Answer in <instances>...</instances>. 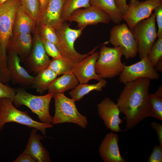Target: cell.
<instances>
[{
  "instance_id": "6",
  "label": "cell",
  "mask_w": 162,
  "mask_h": 162,
  "mask_svg": "<svg viewBox=\"0 0 162 162\" xmlns=\"http://www.w3.org/2000/svg\"><path fill=\"white\" fill-rule=\"evenodd\" d=\"M123 56L120 47H108L104 44L100 47L96 63V73L104 79H111L119 75L124 65L121 61Z\"/></svg>"
},
{
  "instance_id": "34",
  "label": "cell",
  "mask_w": 162,
  "mask_h": 162,
  "mask_svg": "<svg viewBox=\"0 0 162 162\" xmlns=\"http://www.w3.org/2000/svg\"><path fill=\"white\" fill-rule=\"evenodd\" d=\"M148 162H162V146L160 145L154 146L147 160Z\"/></svg>"
},
{
  "instance_id": "12",
  "label": "cell",
  "mask_w": 162,
  "mask_h": 162,
  "mask_svg": "<svg viewBox=\"0 0 162 162\" xmlns=\"http://www.w3.org/2000/svg\"><path fill=\"white\" fill-rule=\"evenodd\" d=\"M68 21L77 23L79 28L84 29L89 25L100 23L108 24L111 21L109 15L105 12L93 5L78 9L74 12Z\"/></svg>"
},
{
  "instance_id": "36",
  "label": "cell",
  "mask_w": 162,
  "mask_h": 162,
  "mask_svg": "<svg viewBox=\"0 0 162 162\" xmlns=\"http://www.w3.org/2000/svg\"><path fill=\"white\" fill-rule=\"evenodd\" d=\"M115 3L122 16L125 15L128 10L127 0H114Z\"/></svg>"
},
{
  "instance_id": "17",
  "label": "cell",
  "mask_w": 162,
  "mask_h": 162,
  "mask_svg": "<svg viewBox=\"0 0 162 162\" xmlns=\"http://www.w3.org/2000/svg\"><path fill=\"white\" fill-rule=\"evenodd\" d=\"M119 138L116 134H107L100 144L99 154L104 162H126L121 156L118 146Z\"/></svg>"
},
{
  "instance_id": "23",
  "label": "cell",
  "mask_w": 162,
  "mask_h": 162,
  "mask_svg": "<svg viewBox=\"0 0 162 162\" xmlns=\"http://www.w3.org/2000/svg\"><path fill=\"white\" fill-rule=\"evenodd\" d=\"M90 4L106 13L114 24H120L123 20L122 15L114 0H91Z\"/></svg>"
},
{
  "instance_id": "28",
  "label": "cell",
  "mask_w": 162,
  "mask_h": 162,
  "mask_svg": "<svg viewBox=\"0 0 162 162\" xmlns=\"http://www.w3.org/2000/svg\"><path fill=\"white\" fill-rule=\"evenodd\" d=\"M24 10L34 20L38 25L40 15L39 0H20Z\"/></svg>"
},
{
  "instance_id": "32",
  "label": "cell",
  "mask_w": 162,
  "mask_h": 162,
  "mask_svg": "<svg viewBox=\"0 0 162 162\" xmlns=\"http://www.w3.org/2000/svg\"><path fill=\"white\" fill-rule=\"evenodd\" d=\"M40 37L45 51L48 56L54 58H60L63 57L55 44L40 36Z\"/></svg>"
},
{
  "instance_id": "42",
  "label": "cell",
  "mask_w": 162,
  "mask_h": 162,
  "mask_svg": "<svg viewBox=\"0 0 162 162\" xmlns=\"http://www.w3.org/2000/svg\"><path fill=\"white\" fill-rule=\"evenodd\" d=\"M8 0H0V5L2 4Z\"/></svg>"
},
{
  "instance_id": "16",
  "label": "cell",
  "mask_w": 162,
  "mask_h": 162,
  "mask_svg": "<svg viewBox=\"0 0 162 162\" xmlns=\"http://www.w3.org/2000/svg\"><path fill=\"white\" fill-rule=\"evenodd\" d=\"M8 69L10 81L15 84L24 86L31 85L34 77L21 65V59L15 53L8 51Z\"/></svg>"
},
{
  "instance_id": "25",
  "label": "cell",
  "mask_w": 162,
  "mask_h": 162,
  "mask_svg": "<svg viewBox=\"0 0 162 162\" xmlns=\"http://www.w3.org/2000/svg\"><path fill=\"white\" fill-rule=\"evenodd\" d=\"M107 84V81L102 79L96 83L88 84L79 83L70 91L69 94L75 101L81 99L85 95L93 91H101Z\"/></svg>"
},
{
  "instance_id": "37",
  "label": "cell",
  "mask_w": 162,
  "mask_h": 162,
  "mask_svg": "<svg viewBox=\"0 0 162 162\" xmlns=\"http://www.w3.org/2000/svg\"><path fill=\"white\" fill-rule=\"evenodd\" d=\"M151 126L156 130L160 145L162 146V125L157 122H152Z\"/></svg>"
},
{
  "instance_id": "18",
  "label": "cell",
  "mask_w": 162,
  "mask_h": 162,
  "mask_svg": "<svg viewBox=\"0 0 162 162\" xmlns=\"http://www.w3.org/2000/svg\"><path fill=\"white\" fill-rule=\"evenodd\" d=\"M32 44V34L22 33L13 35L8 41L7 51L15 53L19 56L21 60L25 61L30 54Z\"/></svg>"
},
{
  "instance_id": "7",
  "label": "cell",
  "mask_w": 162,
  "mask_h": 162,
  "mask_svg": "<svg viewBox=\"0 0 162 162\" xmlns=\"http://www.w3.org/2000/svg\"><path fill=\"white\" fill-rule=\"evenodd\" d=\"M59 40L58 48L62 56L69 58L75 63L80 62L88 56L95 51L99 46L94 47L86 54H81L77 52L74 48L76 40L81 35L84 29H73L65 22L54 28Z\"/></svg>"
},
{
  "instance_id": "10",
  "label": "cell",
  "mask_w": 162,
  "mask_h": 162,
  "mask_svg": "<svg viewBox=\"0 0 162 162\" xmlns=\"http://www.w3.org/2000/svg\"><path fill=\"white\" fill-rule=\"evenodd\" d=\"M119 82L125 83L137 79L145 78L151 80H158L160 75L154 69L148 56L132 65H124L122 72L119 75Z\"/></svg>"
},
{
  "instance_id": "43",
  "label": "cell",
  "mask_w": 162,
  "mask_h": 162,
  "mask_svg": "<svg viewBox=\"0 0 162 162\" xmlns=\"http://www.w3.org/2000/svg\"><path fill=\"white\" fill-rule=\"evenodd\" d=\"M1 98H0V106H1Z\"/></svg>"
},
{
  "instance_id": "24",
  "label": "cell",
  "mask_w": 162,
  "mask_h": 162,
  "mask_svg": "<svg viewBox=\"0 0 162 162\" xmlns=\"http://www.w3.org/2000/svg\"><path fill=\"white\" fill-rule=\"evenodd\" d=\"M58 75L53 71L47 68L38 73L34 77L31 86L37 92L42 94L46 90Z\"/></svg>"
},
{
  "instance_id": "9",
  "label": "cell",
  "mask_w": 162,
  "mask_h": 162,
  "mask_svg": "<svg viewBox=\"0 0 162 162\" xmlns=\"http://www.w3.org/2000/svg\"><path fill=\"white\" fill-rule=\"evenodd\" d=\"M110 42L114 46L121 48L126 59L132 58L136 56L137 42L131 30L126 23L114 26L110 31Z\"/></svg>"
},
{
  "instance_id": "15",
  "label": "cell",
  "mask_w": 162,
  "mask_h": 162,
  "mask_svg": "<svg viewBox=\"0 0 162 162\" xmlns=\"http://www.w3.org/2000/svg\"><path fill=\"white\" fill-rule=\"evenodd\" d=\"M99 56V52H94L79 62L75 63L72 72L79 83L86 84L91 80L99 81L103 78L95 71L96 62Z\"/></svg>"
},
{
  "instance_id": "14",
  "label": "cell",
  "mask_w": 162,
  "mask_h": 162,
  "mask_svg": "<svg viewBox=\"0 0 162 162\" xmlns=\"http://www.w3.org/2000/svg\"><path fill=\"white\" fill-rule=\"evenodd\" d=\"M98 113L107 129L111 131H122L119 125L123 122L119 115L120 112L116 104L109 98H106L97 105Z\"/></svg>"
},
{
  "instance_id": "5",
  "label": "cell",
  "mask_w": 162,
  "mask_h": 162,
  "mask_svg": "<svg viewBox=\"0 0 162 162\" xmlns=\"http://www.w3.org/2000/svg\"><path fill=\"white\" fill-rule=\"evenodd\" d=\"M13 101L8 98L1 99L0 112V131L5 124L9 122L17 123L26 125L29 128H35L41 131L44 136H46V130L52 128L51 124L39 122L33 119L27 112L17 109L13 104Z\"/></svg>"
},
{
  "instance_id": "4",
  "label": "cell",
  "mask_w": 162,
  "mask_h": 162,
  "mask_svg": "<svg viewBox=\"0 0 162 162\" xmlns=\"http://www.w3.org/2000/svg\"><path fill=\"white\" fill-rule=\"evenodd\" d=\"M20 0H8L0 5V67L7 66V47L13 35V28Z\"/></svg>"
},
{
  "instance_id": "8",
  "label": "cell",
  "mask_w": 162,
  "mask_h": 162,
  "mask_svg": "<svg viewBox=\"0 0 162 162\" xmlns=\"http://www.w3.org/2000/svg\"><path fill=\"white\" fill-rule=\"evenodd\" d=\"M131 30L137 42L138 53L140 60L148 56L158 38L154 13L138 22Z\"/></svg>"
},
{
  "instance_id": "38",
  "label": "cell",
  "mask_w": 162,
  "mask_h": 162,
  "mask_svg": "<svg viewBox=\"0 0 162 162\" xmlns=\"http://www.w3.org/2000/svg\"><path fill=\"white\" fill-rule=\"evenodd\" d=\"M14 162H36L35 160L29 154L22 152Z\"/></svg>"
},
{
  "instance_id": "41",
  "label": "cell",
  "mask_w": 162,
  "mask_h": 162,
  "mask_svg": "<svg viewBox=\"0 0 162 162\" xmlns=\"http://www.w3.org/2000/svg\"><path fill=\"white\" fill-rule=\"evenodd\" d=\"M154 94L156 96L162 97V86H159Z\"/></svg>"
},
{
  "instance_id": "22",
  "label": "cell",
  "mask_w": 162,
  "mask_h": 162,
  "mask_svg": "<svg viewBox=\"0 0 162 162\" xmlns=\"http://www.w3.org/2000/svg\"><path fill=\"white\" fill-rule=\"evenodd\" d=\"M79 82L72 72L63 74L56 78L50 85L49 93H63L65 92L75 88Z\"/></svg>"
},
{
  "instance_id": "29",
  "label": "cell",
  "mask_w": 162,
  "mask_h": 162,
  "mask_svg": "<svg viewBox=\"0 0 162 162\" xmlns=\"http://www.w3.org/2000/svg\"><path fill=\"white\" fill-rule=\"evenodd\" d=\"M37 28L40 37L52 43L58 48L59 46V40L54 28L44 25H38Z\"/></svg>"
},
{
  "instance_id": "35",
  "label": "cell",
  "mask_w": 162,
  "mask_h": 162,
  "mask_svg": "<svg viewBox=\"0 0 162 162\" xmlns=\"http://www.w3.org/2000/svg\"><path fill=\"white\" fill-rule=\"evenodd\" d=\"M155 21L158 26L157 37L162 35V4L154 10Z\"/></svg>"
},
{
  "instance_id": "31",
  "label": "cell",
  "mask_w": 162,
  "mask_h": 162,
  "mask_svg": "<svg viewBox=\"0 0 162 162\" xmlns=\"http://www.w3.org/2000/svg\"><path fill=\"white\" fill-rule=\"evenodd\" d=\"M158 38L147 56L154 67L159 60L162 58V35Z\"/></svg>"
},
{
  "instance_id": "11",
  "label": "cell",
  "mask_w": 162,
  "mask_h": 162,
  "mask_svg": "<svg viewBox=\"0 0 162 162\" xmlns=\"http://www.w3.org/2000/svg\"><path fill=\"white\" fill-rule=\"evenodd\" d=\"M162 4V0H130L128 11L122 16L123 20L131 30L138 22L149 17L154 9Z\"/></svg>"
},
{
  "instance_id": "27",
  "label": "cell",
  "mask_w": 162,
  "mask_h": 162,
  "mask_svg": "<svg viewBox=\"0 0 162 162\" xmlns=\"http://www.w3.org/2000/svg\"><path fill=\"white\" fill-rule=\"evenodd\" d=\"M91 0H65L62 12V22H66L71 14L78 9L87 8L91 5Z\"/></svg>"
},
{
  "instance_id": "3",
  "label": "cell",
  "mask_w": 162,
  "mask_h": 162,
  "mask_svg": "<svg viewBox=\"0 0 162 162\" xmlns=\"http://www.w3.org/2000/svg\"><path fill=\"white\" fill-rule=\"evenodd\" d=\"M53 98L55 108L53 124L70 123L82 129L87 127L88 123L87 118L78 111L74 99L67 97L64 93H54Z\"/></svg>"
},
{
  "instance_id": "30",
  "label": "cell",
  "mask_w": 162,
  "mask_h": 162,
  "mask_svg": "<svg viewBox=\"0 0 162 162\" xmlns=\"http://www.w3.org/2000/svg\"><path fill=\"white\" fill-rule=\"evenodd\" d=\"M151 117L162 120V97L149 94Z\"/></svg>"
},
{
  "instance_id": "2",
  "label": "cell",
  "mask_w": 162,
  "mask_h": 162,
  "mask_svg": "<svg viewBox=\"0 0 162 162\" xmlns=\"http://www.w3.org/2000/svg\"><path fill=\"white\" fill-rule=\"evenodd\" d=\"M15 95L14 100L16 107L24 105L36 114L41 122L51 124L53 117L50 114V104L54 93L48 94L41 96L31 94L22 88L15 90Z\"/></svg>"
},
{
  "instance_id": "13",
  "label": "cell",
  "mask_w": 162,
  "mask_h": 162,
  "mask_svg": "<svg viewBox=\"0 0 162 162\" xmlns=\"http://www.w3.org/2000/svg\"><path fill=\"white\" fill-rule=\"evenodd\" d=\"M50 61L49 56L45 51L37 28L35 32L33 34L31 52L25 62H26L28 68L31 72L38 73L48 68Z\"/></svg>"
},
{
  "instance_id": "20",
  "label": "cell",
  "mask_w": 162,
  "mask_h": 162,
  "mask_svg": "<svg viewBox=\"0 0 162 162\" xmlns=\"http://www.w3.org/2000/svg\"><path fill=\"white\" fill-rule=\"evenodd\" d=\"M65 0H48L46 7L40 16L37 25L49 26L54 28L63 22L62 12Z\"/></svg>"
},
{
  "instance_id": "33",
  "label": "cell",
  "mask_w": 162,
  "mask_h": 162,
  "mask_svg": "<svg viewBox=\"0 0 162 162\" xmlns=\"http://www.w3.org/2000/svg\"><path fill=\"white\" fill-rule=\"evenodd\" d=\"M15 94V89L4 84L0 80V98H7L14 101Z\"/></svg>"
},
{
  "instance_id": "40",
  "label": "cell",
  "mask_w": 162,
  "mask_h": 162,
  "mask_svg": "<svg viewBox=\"0 0 162 162\" xmlns=\"http://www.w3.org/2000/svg\"><path fill=\"white\" fill-rule=\"evenodd\" d=\"M155 70L158 72L162 71V58L158 62L154 67Z\"/></svg>"
},
{
  "instance_id": "39",
  "label": "cell",
  "mask_w": 162,
  "mask_h": 162,
  "mask_svg": "<svg viewBox=\"0 0 162 162\" xmlns=\"http://www.w3.org/2000/svg\"><path fill=\"white\" fill-rule=\"evenodd\" d=\"M39 2L40 5V16L46 7L48 0H39Z\"/></svg>"
},
{
  "instance_id": "19",
  "label": "cell",
  "mask_w": 162,
  "mask_h": 162,
  "mask_svg": "<svg viewBox=\"0 0 162 162\" xmlns=\"http://www.w3.org/2000/svg\"><path fill=\"white\" fill-rule=\"evenodd\" d=\"M37 130L33 128L31 131L28 143L23 152L30 155L36 162H51L49 153L41 142L43 137L37 134Z\"/></svg>"
},
{
  "instance_id": "1",
  "label": "cell",
  "mask_w": 162,
  "mask_h": 162,
  "mask_svg": "<svg viewBox=\"0 0 162 162\" xmlns=\"http://www.w3.org/2000/svg\"><path fill=\"white\" fill-rule=\"evenodd\" d=\"M151 80L141 78L128 82L121 92L116 104L126 118L127 129H131L151 117L149 89Z\"/></svg>"
},
{
  "instance_id": "26",
  "label": "cell",
  "mask_w": 162,
  "mask_h": 162,
  "mask_svg": "<svg viewBox=\"0 0 162 162\" xmlns=\"http://www.w3.org/2000/svg\"><path fill=\"white\" fill-rule=\"evenodd\" d=\"M75 63L72 60L63 57L60 58L50 60L48 68L53 71L58 75L72 72Z\"/></svg>"
},
{
  "instance_id": "21",
  "label": "cell",
  "mask_w": 162,
  "mask_h": 162,
  "mask_svg": "<svg viewBox=\"0 0 162 162\" xmlns=\"http://www.w3.org/2000/svg\"><path fill=\"white\" fill-rule=\"evenodd\" d=\"M37 23L23 9L20 3L15 14L13 28L14 35L33 34L36 30Z\"/></svg>"
}]
</instances>
